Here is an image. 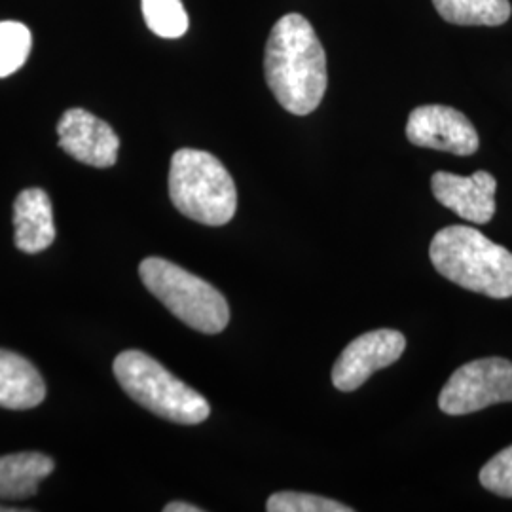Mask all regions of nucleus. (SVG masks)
<instances>
[{
  "label": "nucleus",
  "instance_id": "ddd939ff",
  "mask_svg": "<svg viewBox=\"0 0 512 512\" xmlns=\"http://www.w3.org/2000/svg\"><path fill=\"white\" fill-rule=\"evenodd\" d=\"M54 459L40 452L0 458V501H19L37 494L38 484L54 473Z\"/></svg>",
  "mask_w": 512,
  "mask_h": 512
},
{
  "label": "nucleus",
  "instance_id": "423d86ee",
  "mask_svg": "<svg viewBox=\"0 0 512 512\" xmlns=\"http://www.w3.org/2000/svg\"><path fill=\"white\" fill-rule=\"evenodd\" d=\"M501 403H512V363L503 357L459 366L439 395V408L448 416H465Z\"/></svg>",
  "mask_w": 512,
  "mask_h": 512
},
{
  "label": "nucleus",
  "instance_id": "39448f33",
  "mask_svg": "<svg viewBox=\"0 0 512 512\" xmlns=\"http://www.w3.org/2000/svg\"><path fill=\"white\" fill-rule=\"evenodd\" d=\"M139 275L148 291L190 329L219 334L228 327L230 308L226 298L202 277L158 256L145 258Z\"/></svg>",
  "mask_w": 512,
  "mask_h": 512
},
{
  "label": "nucleus",
  "instance_id": "f257e3e1",
  "mask_svg": "<svg viewBox=\"0 0 512 512\" xmlns=\"http://www.w3.org/2000/svg\"><path fill=\"white\" fill-rule=\"evenodd\" d=\"M264 74L277 103L296 116L317 109L327 92V55L313 25L287 14L272 27L264 50Z\"/></svg>",
  "mask_w": 512,
  "mask_h": 512
},
{
  "label": "nucleus",
  "instance_id": "dca6fc26",
  "mask_svg": "<svg viewBox=\"0 0 512 512\" xmlns=\"http://www.w3.org/2000/svg\"><path fill=\"white\" fill-rule=\"evenodd\" d=\"M33 37L19 21H0V78L18 73L31 55Z\"/></svg>",
  "mask_w": 512,
  "mask_h": 512
},
{
  "label": "nucleus",
  "instance_id": "0eeeda50",
  "mask_svg": "<svg viewBox=\"0 0 512 512\" xmlns=\"http://www.w3.org/2000/svg\"><path fill=\"white\" fill-rule=\"evenodd\" d=\"M404 349L406 338L399 330L380 329L366 332L355 338L338 357L332 368V384L346 393L355 391L374 372L397 363Z\"/></svg>",
  "mask_w": 512,
  "mask_h": 512
},
{
  "label": "nucleus",
  "instance_id": "9b49d317",
  "mask_svg": "<svg viewBox=\"0 0 512 512\" xmlns=\"http://www.w3.org/2000/svg\"><path fill=\"white\" fill-rule=\"evenodd\" d=\"M16 247L23 253L37 255L55 239L54 211L50 196L42 188L19 192L14 202Z\"/></svg>",
  "mask_w": 512,
  "mask_h": 512
},
{
  "label": "nucleus",
  "instance_id": "f3484780",
  "mask_svg": "<svg viewBox=\"0 0 512 512\" xmlns=\"http://www.w3.org/2000/svg\"><path fill=\"white\" fill-rule=\"evenodd\" d=\"M266 511L270 512H353L348 505H342L334 499L321 495L298 494V492H279L274 494L268 503Z\"/></svg>",
  "mask_w": 512,
  "mask_h": 512
},
{
  "label": "nucleus",
  "instance_id": "2eb2a0df",
  "mask_svg": "<svg viewBox=\"0 0 512 512\" xmlns=\"http://www.w3.org/2000/svg\"><path fill=\"white\" fill-rule=\"evenodd\" d=\"M148 29L162 38H181L188 31L183 0H141Z\"/></svg>",
  "mask_w": 512,
  "mask_h": 512
},
{
  "label": "nucleus",
  "instance_id": "f03ea898",
  "mask_svg": "<svg viewBox=\"0 0 512 512\" xmlns=\"http://www.w3.org/2000/svg\"><path fill=\"white\" fill-rule=\"evenodd\" d=\"M433 266L471 293L512 296V253L471 226L442 228L429 247Z\"/></svg>",
  "mask_w": 512,
  "mask_h": 512
},
{
  "label": "nucleus",
  "instance_id": "6ab92c4d",
  "mask_svg": "<svg viewBox=\"0 0 512 512\" xmlns=\"http://www.w3.org/2000/svg\"><path fill=\"white\" fill-rule=\"evenodd\" d=\"M165 512H202L203 509L200 507H196V505H190V503H179V501H175V503H169V505H165Z\"/></svg>",
  "mask_w": 512,
  "mask_h": 512
},
{
  "label": "nucleus",
  "instance_id": "9d476101",
  "mask_svg": "<svg viewBox=\"0 0 512 512\" xmlns=\"http://www.w3.org/2000/svg\"><path fill=\"white\" fill-rule=\"evenodd\" d=\"M431 190L437 202L461 219L475 224H488L494 219L497 181L488 171H476L471 177L437 171L431 177Z\"/></svg>",
  "mask_w": 512,
  "mask_h": 512
},
{
  "label": "nucleus",
  "instance_id": "20e7f679",
  "mask_svg": "<svg viewBox=\"0 0 512 512\" xmlns=\"http://www.w3.org/2000/svg\"><path fill=\"white\" fill-rule=\"evenodd\" d=\"M114 376L135 403L164 420L198 425L211 414V406L198 391L143 351L128 349L120 353L114 359Z\"/></svg>",
  "mask_w": 512,
  "mask_h": 512
},
{
  "label": "nucleus",
  "instance_id": "f8f14e48",
  "mask_svg": "<svg viewBox=\"0 0 512 512\" xmlns=\"http://www.w3.org/2000/svg\"><path fill=\"white\" fill-rule=\"evenodd\" d=\"M46 384L35 365L14 351L0 349V406L31 410L44 401Z\"/></svg>",
  "mask_w": 512,
  "mask_h": 512
},
{
  "label": "nucleus",
  "instance_id": "7ed1b4c3",
  "mask_svg": "<svg viewBox=\"0 0 512 512\" xmlns=\"http://www.w3.org/2000/svg\"><path fill=\"white\" fill-rule=\"evenodd\" d=\"M169 198L184 217L205 226H224L238 209V190L228 169L213 154L181 148L169 167Z\"/></svg>",
  "mask_w": 512,
  "mask_h": 512
},
{
  "label": "nucleus",
  "instance_id": "aec40b11",
  "mask_svg": "<svg viewBox=\"0 0 512 512\" xmlns=\"http://www.w3.org/2000/svg\"><path fill=\"white\" fill-rule=\"evenodd\" d=\"M16 511V509H4V507H0V512H12Z\"/></svg>",
  "mask_w": 512,
  "mask_h": 512
},
{
  "label": "nucleus",
  "instance_id": "4468645a",
  "mask_svg": "<svg viewBox=\"0 0 512 512\" xmlns=\"http://www.w3.org/2000/svg\"><path fill=\"white\" fill-rule=\"evenodd\" d=\"M440 18L454 25L497 27L511 18L509 0H433Z\"/></svg>",
  "mask_w": 512,
  "mask_h": 512
},
{
  "label": "nucleus",
  "instance_id": "a211bd4d",
  "mask_svg": "<svg viewBox=\"0 0 512 512\" xmlns=\"http://www.w3.org/2000/svg\"><path fill=\"white\" fill-rule=\"evenodd\" d=\"M480 484L492 494L512 497V446L499 452L482 467Z\"/></svg>",
  "mask_w": 512,
  "mask_h": 512
},
{
  "label": "nucleus",
  "instance_id": "6e6552de",
  "mask_svg": "<svg viewBox=\"0 0 512 512\" xmlns=\"http://www.w3.org/2000/svg\"><path fill=\"white\" fill-rule=\"evenodd\" d=\"M412 145L471 156L478 150V133L473 122L459 110L444 105H423L412 110L406 124Z\"/></svg>",
  "mask_w": 512,
  "mask_h": 512
},
{
  "label": "nucleus",
  "instance_id": "1a4fd4ad",
  "mask_svg": "<svg viewBox=\"0 0 512 512\" xmlns=\"http://www.w3.org/2000/svg\"><path fill=\"white\" fill-rule=\"evenodd\" d=\"M57 135L59 147L82 164L105 169L118 160L120 137L105 120L88 110H67L57 122Z\"/></svg>",
  "mask_w": 512,
  "mask_h": 512
}]
</instances>
